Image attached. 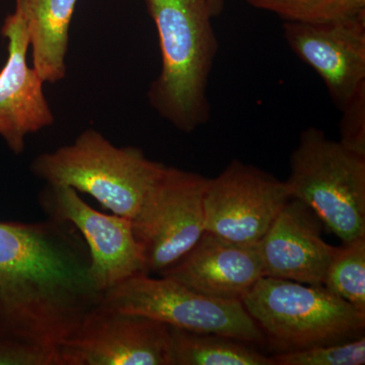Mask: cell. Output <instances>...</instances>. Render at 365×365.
I'll use <instances>...</instances> for the list:
<instances>
[{"mask_svg": "<svg viewBox=\"0 0 365 365\" xmlns=\"http://www.w3.org/2000/svg\"><path fill=\"white\" fill-rule=\"evenodd\" d=\"M90 267L69 223L0 222V340L59 354L102 302Z\"/></svg>", "mask_w": 365, "mask_h": 365, "instance_id": "6da1fadb", "label": "cell"}, {"mask_svg": "<svg viewBox=\"0 0 365 365\" xmlns=\"http://www.w3.org/2000/svg\"><path fill=\"white\" fill-rule=\"evenodd\" d=\"M160 41L162 69L148 91V102L163 119L192 133L211 116L208 83L217 36L204 0H145Z\"/></svg>", "mask_w": 365, "mask_h": 365, "instance_id": "7a4b0ae2", "label": "cell"}, {"mask_svg": "<svg viewBox=\"0 0 365 365\" xmlns=\"http://www.w3.org/2000/svg\"><path fill=\"white\" fill-rule=\"evenodd\" d=\"M165 167L150 160L140 148H119L90 128L73 143L34 158L31 172L46 184L88 194L113 215L133 222Z\"/></svg>", "mask_w": 365, "mask_h": 365, "instance_id": "3957f363", "label": "cell"}, {"mask_svg": "<svg viewBox=\"0 0 365 365\" xmlns=\"http://www.w3.org/2000/svg\"><path fill=\"white\" fill-rule=\"evenodd\" d=\"M242 302L281 352L344 342L365 329V314L323 285L263 276Z\"/></svg>", "mask_w": 365, "mask_h": 365, "instance_id": "277c9868", "label": "cell"}, {"mask_svg": "<svg viewBox=\"0 0 365 365\" xmlns=\"http://www.w3.org/2000/svg\"><path fill=\"white\" fill-rule=\"evenodd\" d=\"M290 197L343 242L365 237V157L309 127L290 157Z\"/></svg>", "mask_w": 365, "mask_h": 365, "instance_id": "5b68a950", "label": "cell"}, {"mask_svg": "<svg viewBox=\"0 0 365 365\" xmlns=\"http://www.w3.org/2000/svg\"><path fill=\"white\" fill-rule=\"evenodd\" d=\"M102 304L120 313L139 314L191 332L227 336L253 345L265 340L242 300L205 297L163 276L135 274L106 290Z\"/></svg>", "mask_w": 365, "mask_h": 365, "instance_id": "8992f818", "label": "cell"}, {"mask_svg": "<svg viewBox=\"0 0 365 365\" xmlns=\"http://www.w3.org/2000/svg\"><path fill=\"white\" fill-rule=\"evenodd\" d=\"M207 178L165 167L132 222L144 249L146 273L160 274L182 258L205 232Z\"/></svg>", "mask_w": 365, "mask_h": 365, "instance_id": "52a82bcc", "label": "cell"}, {"mask_svg": "<svg viewBox=\"0 0 365 365\" xmlns=\"http://www.w3.org/2000/svg\"><path fill=\"white\" fill-rule=\"evenodd\" d=\"M290 198L285 181L232 160L217 177L208 179L205 230L228 241L258 244Z\"/></svg>", "mask_w": 365, "mask_h": 365, "instance_id": "ba28073f", "label": "cell"}, {"mask_svg": "<svg viewBox=\"0 0 365 365\" xmlns=\"http://www.w3.org/2000/svg\"><path fill=\"white\" fill-rule=\"evenodd\" d=\"M39 202L48 218L69 223L83 237L90 253L91 278L101 292L146 273L143 246L128 218L100 212L76 190L60 185L46 184Z\"/></svg>", "mask_w": 365, "mask_h": 365, "instance_id": "9c48e42d", "label": "cell"}, {"mask_svg": "<svg viewBox=\"0 0 365 365\" xmlns=\"http://www.w3.org/2000/svg\"><path fill=\"white\" fill-rule=\"evenodd\" d=\"M59 355L61 365H170V327L101 302Z\"/></svg>", "mask_w": 365, "mask_h": 365, "instance_id": "30bf717a", "label": "cell"}, {"mask_svg": "<svg viewBox=\"0 0 365 365\" xmlns=\"http://www.w3.org/2000/svg\"><path fill=\"white\" fill-rule=\"evenodd\" d=\"M292 51L325 83L338 110L365 86V14L328 23L283 21Z\"/></svg>", "mask_w": 365, "mask_h": 365, "instance_id": "8fae6325", "label": "cell"}, {"mask_svg": "<svg viewBox=\"0 0 365 365\" xmlns=\"http://www.w3.org/2000/svg\"><path fill=\"white\" fill-rule=\"evenodd\" d=\"M1 36L7 41V58L0 71V137L19 155L25 150L26 137L52 126L55 116L44 79L29 66L30 40L20 14L6 16Z\"/></svg>", "mask_w": 365, "mask_h": 365, "instance_id": "7c38bea8", "label": "cell"}, {"mask_svg": "<svg viewBox=\"0 0 365 365\" xmlns=\"http://www.w3.org/2000/svg\"><path fill=\"white\" fill-rule=\"evenodd\" d=\"M322 227L309 206L290 198L258 242L264 276L322 287L335 250Z\"/></svg>", "mask_w": 365, "mask_h": 365, "instance_id": "4fadbf2b", "label": "cell"}, {"mask_svg": "<svg viewBox=\"0 0 365 365\" xmlns=\"http://www.w3.org/2000/svg\"><path fill=\"white\" fill-rule=\"evenodd\" d=\"M194 292L227 300H242L264 276L258 244H240L204 232L175 265L160 274Z\"/></svg>", "mask_w": 365, "mask_h": 365, "instance_id": "5bb4252c", "label": "cell"}, {"mask_svg": "<svg viewBox=\"0 0 365 365\" xmlns=\"http://www.w3.org/2000/svg\"><path fill=\"white\" fill-rule=\"evenodd\" d=\"M78 0H16V13L25 23L33 66L45 83L66 76L69 29Z\"/></svg>", "mask_w": 365, "mask_h": 365, "instance_id": "9a60e30c", "label": "cell"}, {"mask_svg": "<svg viewBox=\"0 0 365 365\" xmlns=\"http://www.w3.org/2000/svg\"><path fill=\"white\" fill-rule=\"evenodd\" d=\"M170 365H274L251 343L170 327Z\"/></svg>", "mask_w": 365, "mask_h": 365, "instance_id": "2e32d148", "label": "cell"}, {"mask_svg": "<svg viewBox=\"0 0 365 365\" xmlns=\"http://www.w3.org/2000/svg\"><path fill=\"white\" fill-rule=\"evenodd\" d=\"M323 287L365 314V237L335 247Z\"/></svg>", "mask_w": 365, "mask_h": 365, "instance_id": "e0dca14e", "label": "cell"}, {"mask_svg": "<svg viewBox=\"0 0 365 365\" xmlns=\"http://www.w3.org/2000/svg\"><path fill=\"white\" fill-rule=\"evenodd\" d=\"M250 6L268 11L283 21L328 23L365 14V0H247Z\"/></svg>", "mask_w": 365, "mask_h": 365, "instance_id": "ac0fdd59", "label": "cell"}, {"mask_svg": "<svg viewBox=\"0 0 365 365\" xmlns=\"http://www.w3.org/2000/svg\"><path fill=\"white\" fill-rule=\"evenodd\" d=\"M271 359L274 365H362L365 364V338L362 335L344 342L279 352Z\"/></svg>", "mask_w": 365, "mask_h": 365, "instance_id": "d6986e66", "label": "cell"}, {"mask_svg": "<svg viewBox=\"0 0 365 365\" xmlns=\"http://www.w3.org/2000/svg\"><path fill=\"white\" fill-rule=\"evenodd\" d=\"M340 112L339 143L347 150L365 157V86L354 93Z\"/></svg>", "mask_w": 365, "mask_h": 365, "instance_id": "ffe728a7", "label": "cell"}, {"mask_svg": "<svg viewBox=\"0 0 365 365\" xmlns=\"http://www.w3.org/2000/svg\"><path fill=\"white\" fill-rule=\"evenodd\" d=\"M0 365H60V356L51 350L0 340Z\"/></svg>", "mask_w": 365, "mask_h": 365, "instance_id": "44dd1931", "label": "cell"}, {"mask_svg": "<svg viewBox=\"0 0 365 365\" xmlns=\"http://www.w3.org/2000/svg\"><path fill=\"white\" fill-rule=\"evenodd\" d=\"M213 18H217L225 11L227 0H204Z\"/></svg>", "mask_w": 365, "mask_h": 365, "instance_id": "7402d4cb", "label": "cell"}]
</instances>
